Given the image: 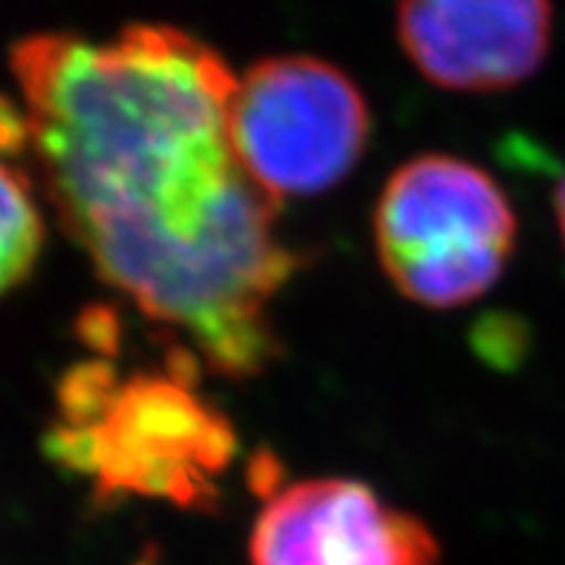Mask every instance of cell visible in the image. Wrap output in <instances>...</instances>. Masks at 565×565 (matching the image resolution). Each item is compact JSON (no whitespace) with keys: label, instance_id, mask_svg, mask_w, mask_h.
<instances>
[{"label":"cell","instance_id":"cell-1","mask_svg":"<svg viewBox=\"0 0 565 565\" xmlns=\"http://www.w3.org/2000/svg\"><path fill=\"white\" fill-rule=\"evenodd\" d=\"M26 153L96 275L202 366L252 379L280 352L300 257L228 130L237 73L171 23L26 38L12 53Z\"/></svg>","mask_w":565,"mask_h":565},{"label":"cell","instance_id":"cell-2","mask_svg":"<svg viewBox=\"0 0 565 565\" xmlns=\"http://www.w3.org/2000/svg\"><path fill=\"white\" fill-rule=\"evenodd\" d=\"M200 358L171 350L162 370L119 375L110 361H84L64 375L46 454L93 488V499H150L182 511H214L237 430L196 390Z\"/></svg>","mask_w":565,"mask_h":565},{"label":"cell","instance_id":"cell-3","mask_svg":"<svg viewBox=\"0 0 565 565\" xmlns=\"http://www.w3.org/2000/svg\"><path fill=\"white\" fill-rule=\"evenodd\" d=\"M375 252L402 298L459 309L493 289L516 248V214L491 173L447 153L398 164L372 214Z\"/></svg>","mask_w":565,"mask_h":565},{"label":"cell","instance_id":"cell-4","mask_svg":"<svg viewBox=\"0 0 565 565\" xmlns=\"http://www.w3.org/2000/svg\"><path fill=\"white\" fill-rule=\"evenodd\" d=\"M228 130L248 177L275 196H315L364 157L372 113L350 75L315 55H271L237 75Z\"/></svg>","mask_w":565,"mask_h":565},{"label":"cell","instance_id":"cell-5","mask_svg":"<svg viewBox=\"0 0 565 565\" xmlns=\"http://www.w3.org/2000/svg\"><path fill=\"white\" fill-rule=\"evenodd\" d=\"M252 565H439L441 545L416 513L358 479H303L268 493L248 543Z\"/></svg>","mask_w":565,"mask_h":565},{"label":"cell","instance_id":"cell-6","mask_svg":"<svg viewBox=\"0 0 565 565\" xmlns=\"http://www.w3.org/2000/svg\"><path fill=\"white\" fill-rule=\"evenodd\" d=\"M395 32L418 73L450 93H502L551 53V0H398Z\"/></svg>","mask_w":565,"mask_h":565},{"label":"cell","instance_id":"cell-7","mask_svg":"<svg viewBox=\"0 0 565 565\" xmlns=\"http://www.w3.org/2000/svg\"><path fill=\"white\" fill-rule=\"evenodd\" d=\"M26 153L21 107L0 98V298L35 271L44 248V214L30 171L18 162Z\"/></svg>","mask_w":565,"mask_h":565},{"label":"cell","instance_id":"cell-8","mask_svg":"<svg viewBox=\"0 0 565 565\" xmlns=\"http://www.w3.org/2000/svg\"><path fill=\"white\" fill-rule=\"evenodd\" d=\"M554 214H557L559 234H563V243H565V173H563V179H559L557 194H554Z\"/></svg>","mask_w":565,"mask_h":565}]
</instances>
